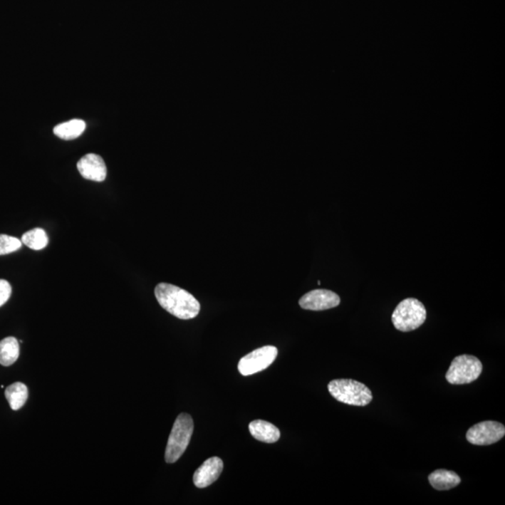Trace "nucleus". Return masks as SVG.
I'll return each instance as SVG.
<instances>
[{
    "label": "nucleus",
    "instance_id": "1",
    "mask_svg": "<svg viewBox=\"0 0 505 505\" xmlns=\"http://www.w3.org/2000/svg\"><path fill=\"white\" fill-rule=\"evenodd\" d=\"M155 295L160 306L176 318L188 321L199 315L200 304L198 300L183 288L160 283L155 286Z\"/></svg>",
    "mask_w": 505,
    "mask_h": 505
},
{
    "label": "nucleus",
    "instance_id": "2",
    "mask_svg": "<svg viewBox=\"0 0 505 505\" xmlns=\"http://www.w3.org/2000/svg\"><path fill=\"white\" fill-rule=\"evenodd\" d=\"M328 392L338 402L354 406H366L373 400L372 391L365 385L352 379H336L328 385Z\"/></svg>",
    "mask_w": 505,
    "mask_h": 505
},
{
    "label": "nucleus",
    "instance_id": "3",
    "mask_svg": "<svg viewBox=\"0 0 505 505\" xmlns=\"http://www.w3.org/2000/svg\"><path fill=\"white\" fill-rule=\"evenodd\" d=\"M194 432V422L191 415L181 414L176 418L167 444L165 459L167 463H175L183 456L190 443Z\"/></svg>",
    "mask_w": 505,
    "mask_h": 505
},
{
    "label": "nucleus",
    "instance_id": "4",
    "mask_svg": "<svg viewBox=\"0 0 505 505\" xmlns=\"http://www.w3.org/2000/svg\"><path fill=\"white\" fill-rule=\"evenodd\" d=\"M391 319L397 330L409 333L417 330L426 321V308L417 298H405L397 306Z\"/></svg>",
    "mask_w": 505,
    "mask_h": 505
},
{
    "label": "nucleus",
    "instance_id": "5",
    "mask_svg": "<svg viewBox=\"0 0 505 505\" xmlns=\"http://www.w3.org/2000/svg\"><path fill=\"white\" fill-rule=\"evenodd\" d=\"M482 370V363L477 357L462 355L454 358L445 378L452 385L470 384L479 378Z\"/></svg>",
    "mask_w": 505,
    "mask_h": 505
},
{
    "label": "nucleus",
    "instance_id": "6",
    "mask_svg": "<svg viewBox=\"0 0 505 505\" xmlns=\"http://www.w3.org/2000/svg\"><path fill=\"white\" fill-rule=\"evenodd\" d=\"M278 355L276 346L267 345L256 349L245 355L238 364V370L241 375L248 376L262 372L274 363Z\"/></svg>",
    "mask_w": 505,
    "mask_h": 505
},
{
    "label": "nucleus",
    "instance_id": "7",
    "mask_svg": "<svg viewBox=\"0 0 505 505\" xmlns=\"http://www.w3.org/2000/svg\"><path fill=\"white\" fill-rule=\"evenodd\" d=\"M505 435V427L496 421H483L469 429L466 439L474 445H490L501 440Z\"/></svg>",
    "mask_w": 505,
    "mask_h": 505
},
{
    "label": "nucleus",
    "instance_id": "8",
    "mask_svg": "<svg viewBox=\"0 0 505 505\" xmlns=\"http://www.w3.org/2000/svg\"><path fill=\"white\" fill-rule=\"evenodd\" d=\"M339 296L328 289H316L308 292L301 298L300 306L303 309L311 311H325L339 306Z\"/></svg>",
    "mask_w": 505,
    "mask_h": 505
},
{
    "label": "nucleus",
    "instance_id": "9",
    "mask_svg": "<svg viewBox=\"0 0 505 505\" xmlns=\"http://www.w3.org/2000/svg\"><path fill=\"white\" fill-rule=\"evenodd\" d=\"M80 175L88 180L103 182L106 179L107 168L103 158L95 154L83 155L77 163Z\"/></svg>",
    "mask_w": 505,
    "mask_h": 505
},
{
    "label": "nucleus",
    "instance_id": "10",
    "mask_svg": "<svg viewBox=\"0 0 505 505\" xmlns=\"http://www.w3.org/2000/svg\"><path fill=\"white\" fill-rule=\"evenodd\" d=\"M224 469L223 460L218 457L208 459L195 472L193 482L197 488L204 489L211 486L219 478Z\"/></svg>",
    "mask_w": 505,
    "mask_h": 505
},
{
    "label": "nucleus",
    "instance_id": "11",
    "mask_svg": "<svg viewBox=\"0 0 505 505\" xmlns=\"http://www.w3.org/2000/svg\"><path fill=\"white\" fill-rule=\"evenodd\" d=\"M249 432L256 440L268 444L276 443L281 436L280 430L277 427L261 420L252 421L249 424Z\"/></svg>",
    "mask_w": 505,
    "mask_h": 505
},
{
    "label": "nucleus",
    "instance_id": "12",
    "mask_svg": "<svg viewBox=\"0 0 505 505\" xmlns=\"http://www.w3.org/2000/svg\"><path fill=\"white\" fill-rule=\"evenodd\" d=\"M429 482L433 489L444 491L456 488L462 482V479L455 472L441 469L432 472L429 475Z\"/></svg>",
    "mask_w": 505,
    "mask_h": 505
},
{
    "label": "nucleus",
    "instance_id": "13",
    "mask_svg": "<svg viewBox=\"0 0 505 505\" xmlns=\"http://www.w3.org/2000/svg\"><path fill=\"white\" fill-rule=\"evenodd\" d=\"M19 355L20 346L16 338L7 337L0 340V364L2 366L13 365Z\"/></svg>",
    "mask_w": 505,
    "mask_h": 505
},
{
    "label": "nucleus",
    "instance_id": "14",
    "mask_svg": "<svg viewBox=\"0 0 505 505\" xmlns=\"http://www.w3.org/2000/svg\"><path fill=\"white\" fill-rule=\"evenodd\" d=\"M5 397L7 399L10 407L14 411L19 410L22 408L28 398V387L21 382H16L9 385L5 390Z\"/></svg>",
    "mask_w": 505,
    "mask_h": 505
},
{
    "label": "nucleus",
    "instance_id": "15",
    "mask_svg": "<svg viewBox=\"0 0 505 505\" xmlns=\"http://www.w3.org/2000/svg\"><path fill=\"white\" fill-rule=\"evenodd\" d=\"M86 124L85 121L80 119H73L62 124L56 125L53 128V133L58 138L66 140H74L82 135L85 130Z\"/></svg>",
    "mask_w": 505,
    "mask_h": 505
},
{
    "label": "nucleus",
    "instance_id": "16",
    "mask_svg": "<svg viewBox=\"0 0 505 505\" xmlns=\"http://www.w3.org/2000/svg\"><path fill=\"white\" fill-rule=\"evenodd\" d=\"M22 244L32 250H43L49 243V238L43 229H33L22 236Z\"/></svg>",
    "mask_w": 505,
    "mask_h": 505
},
{
    "label": "nucleus",
    "instance_id": "17",
    "mask_svg": "<svg viewBox=\"0 0 505 505\" xmlns=\"http://www.w3.org/2000/svg\"><path fill=\"white\" fill-rule=\"evenodd\" d=\"M22 241L16 237L0 234V256L16 252L22 247Z\"/></svg>",
    "mask_w": 505,
    "mask_h": 505
},
{
    "label": "nucleus",
    "instance_id": "18",
    "mask_svg": "<svg viewBox=\"0 0 505 505\" xmlns=\"http://www.w3.org/2000/svg\"><path fill=\"white\" fill-rule=\"evenodd\" d=\"M11 295V286L8 281L0 279V307L4 306Z\"/></svg>",
    "mask_w": 505,
    "mask_h": 505
}]
</instances>
